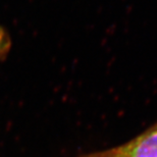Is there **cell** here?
<instances>
[{
    "instance_id": "1",
    "label": "cell",
    "mask_w": 157,
    "mask_h": 157,
    "mask_svg": "<svg viewBox=\"0 0 157 157\" xmlns=\"http://www.w3.org/2000/svg\"><path fill=\"white\" fill-rule=\"evenodd\" d=\"M76 157H157V121L124 144Z\"/></svg>"
},
{
    "instance_id": "2",
    "label": "cell",
    "mask_w": 157,
    "mask_h": 157,
    "mask_svg": "<svg viewBox=\"0 0 157 157\" xmlns=\"http://www.w3.org/2000/svg\"><path fill=\"white\" fill-rule=\"evenodd\" d=\"M11 49V39L8 32L0 26V62L8 55Z\"/></svg>"
}]
</instances>
